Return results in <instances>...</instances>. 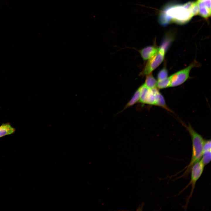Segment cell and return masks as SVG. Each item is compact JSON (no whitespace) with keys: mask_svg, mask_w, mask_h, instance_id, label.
Listing matches in <instances>:
<instances>
[{"mask_svg":"<svg viewBox=\"0 0 211 211\" xmlns=\"http://www.w3.org/2000/svg\"><path fill=\"white\" fill-rule=\"evenodd\" d=\"M168 77V72L166 68L164 67L160 70L157 74L158 81L164 79Z\"/></svg>","mask_w":211,"mask_h":211,"instance_id":"cell-15","label":"cell"},{"mask_svg":"<svg viewBox=\"0 0 211 211\" xmlns=\"http://www.w3.org/2000/svg\"><path fill=\"white\" fill-rule=\"evenodd\" d=\"M168 47L165 44L162 43L159 47L157 52L147 61L139 75L142 76H146L152 73L164 61L166 53Z\"/></svg>","mask_w":211,"mask_h":211,"instance_id":"cell-3","label":"cell"},{"mask_svg":"<svg viewBox=\"0 0 211 211\" xmlns=\"http://www.w3.org/2000/svg\"><path fill=\"white\" fill-rule=\"evenodd\" d=\"M187 127L192 139V149L191 158L188 164L177 174L185 170L183 173L179 178L187 176L190 172L193 166L201 159L203 153L205 140L200 134L197 133L190 125Z\"/></svg>","mask_w":211,"mask_h":211,"instance_id":"cell-2","label":"cell"},{"mask_svg":"<svg viewBox=\"0 0 211 211\" xmlns=\"http://www.w3.org/2000/svg\"><path fill=\"white\" fill-rule=\"evenodd\" d=\"M159 47L155 45L149 46L139 50L138 52L143 60H147L157 52Z\"/></svg>","mask_w":211,"mask_h":211,"instance_id":"cell-7","label":"cell"},{"mask_svg":"<svg viewBox=\"0 0 211 211\" xmlns=\"http://www.w3.org/2000/svg\"><path fill=\"white\" fill-rule=\"evenodd\" d=\"M170 80L169 77L161 80L157 81V87L159 89H163L170 87Z\"/></svg>","mask_w":211,"mask_h":211,"instance_id":"cell-13","label":"cell"},{"mask_svg":"<svg viewBox=\"0 0 211 211\" xmlns=\"http://www.w3.org/2000/svg\"><path fill=\"white\" fill-rule=\"evenodd\" d=\"M146 76L145 82L144 84L145 86L149 89L157 88V81L154 77L152 73Z\"/></svg>","mask_w":211,"mask_h":211,"instance_id":"cell-10","label":"cell"},{"mask_svg":"<svg viewBox=\"0 0 211 211\" xmlns=\"http://www.w3.org/2000/svg\"><path fill=\"white\" fill-rule=\"evenodd\" d=\"M209 150H211L210 140L205 141L203 146V151Z\"/></svg>","mask_w":211,"mask_h":211,"instance_id":"cell-16","label":"cell"},{"mask_svg":"<svg viewBox=\"0 0 211 211\" xmlns=\"http://www.w3.org/2000/svg\"><path fill=\"white\" fill-rule=\"evenodd\" d=\"M205 165L202 161L200 160L195 164L192 167L190 171L191 178L190 182L182 190L179 194L191 185V189L190 193L187 199L186 202L185 207L188 205L190 199L192 197L195 188L196 183L201 176L204 169Z\"/></svg>","mask_w":211,"mask_h":211,"instance_id":"cell-5","label":"cell"},{"mask_svg":"<svg viewBox=\"0 0 211 211\" xmlns=\"http://www.w3.org/2000/svg\"><path fill=\"white\" fill-rule=\"evenodd\" d=\"M139 88L140 97L139 103L156 105L157 96L160 92L157 88L149 89L143 84Z\"/></svg>","mask_w":211,"mask_h":211,"instance_id":"cell-6","label":"cell"},{"mask_svg":"<svg viewBox=\"0 0 211 211\" xmlns=\"http://www.w3.org/2000/svg\"><path fill=\"white\" fill-rule=\"evenodd\" d=\"M16 129L9 122L3 123L0 125V138L6 135L14 134Z\"/></svg>","mask_w":211,"mask_h":211,"instance_id":"cell-8","label":"cell"},{"mask_svg":"<svg viewBox=\"0 0 211 211\" xmlns=\"http://www.w3.org/2000/svg\"><path fill=\"white\" fill-rule=\"evenodd\" d=\"M156 105L162 107L168 110H169L168 108L166 106L163 96L160 92L159 93L157 96Z\"/></svg>","mask_w":211,"mask_h":211,"instance_id":"cell-14","label":"cell"},{"mask_svg":"<svg viewBox=\"0 0 211 211\" xmlns=\"http://www.w3.org/2000/svg\"><path fill=\"white\" fill-rule=\"evenodd\" d=\"M195 8V2H189L183 5L171 7L163 12L160 21L164 24L169 21L180 24L185 23L194 16Z\"/></svg>","mask_w":211,"mask_h":211,"instance_id":"cell-1","label":"cell"},{"mask_svg":"<svg viewBox=\"0 0 211 211\" xmlns=\"http://www.w3.org/2000/svg\"><path fill=\"white\" fill-rule=\"evenodd\" d=\"M199 7L198 15L205 19L211 15V8L208 7L203 1H197Z\"/></svg>","mask_w":211,"mask_h":211,"instance_id":"cell-9","label":"cell"},{"mask_svg":"<svg viewBox=\"0 0 211 211\" xmlns=\"http://www.w3.org/2000/svg\"><path fill=\"white\" fill-rule=\"evenodd\" d=\"M200 66V63L194 59L186 67L170 76V87L178 86L183 83L190 77L189 74L191 70L194 67H199Z\"/></svg>","mask_w":211,"mask_h":211,"instance_id":"cell-4","label":"cell"},{"mask_svg":"<svg viewBox=\"0 0 211 211\" xmlns=\"http://www.w3.org/2000/svg\"><path fill=\"white\" fill-rule=\"evenodd\" d=\"M140 97V91L139 87L135 91L133 96L126 104L123 110L131 107L137 103H139Z\"/></svg>","mask_w":211,"mask_h":211,"instance_id":"cell-11","label":"cell"},{"mask_svg":"<svg viewBox=\"0 0 211 211\" xmlns=\"http://www.w3.org/2000/svg\"><path fill=\"white\" fill-rule=\"evenodd\" d=\"M211 160V150L203 151L200 160L205 166L208 164L210 161Z\"/></svg>","mask_w":211,"mask_h":211,"instance_id":"cell-12","label":"cell"}]
</instances>
